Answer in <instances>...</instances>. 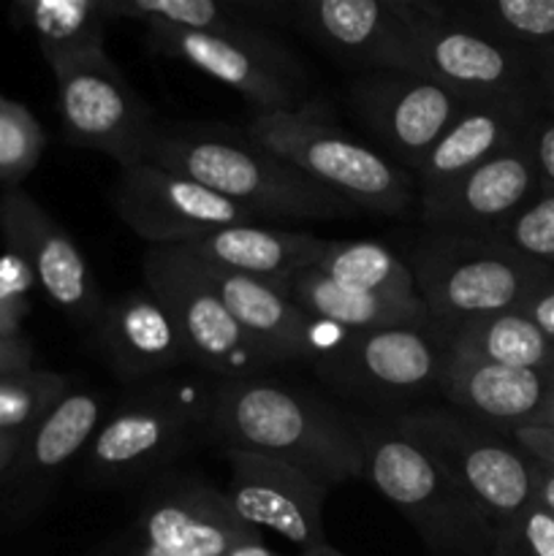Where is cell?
I'll use <instances>...</instances> for the list:
<instances>
[{
  "instance_id": "obj_23",
  "label": "cell",
  "mask_w": 554,
  "mask_h": 556,
  "mask_svg": "<svg viewBox=\"0 0 554 556\" xmlns=\"http://www.w3.org/2000/svg\"><path fill=\"white\" fill-rule=\"evenodd\" d=\"M549 369H511L451 353L440 400L498 432L543 427L552 402Z\"/></svg>"
},
{
  "instance_id": "obj_24",
  "label": "cell",
  "mask_w": 554,
  "mask_h": 556,
  "mask_svg": "<svg viewBox=\"0 0 554 556\" xmlns=\"http://www.w3.org/2000/svg\"><path fill=\"white\" fill-rule=\"evenodd\" d=\"M326 239L310 231H286L261 223L228 226L182 244L188 255L212 269L255 277V280L286 286L318 261Z\"/></svg>"
},
{
  "instance_id": "obj_13",
  "label": "cell",
  "mask_w": 554,
  "mask_h": 556,
  "mask_svg": "<svg viewBox=\"0 0 554 556\" xmlns=\"http://www.w3.org/2000/svg\"><path fill=\"white\" fill-rule=\"evenodd\" d=\"M112 206L119 220L150 248H182L210 231L261 223L215 190L150 161L119 168Z\"/></svg>"
},
{
  "instance_id": "obj_43",
  "label": "cell",
  "mask_w": 554,
  "mask_h": 556,
  "mask_svg": "<svg viewBox=\"0 0 554 556\" xmlns=\"http://www.w3.org/2000/svg\"><path fill=\"white\" fill-rule=\"evenodd\" d=\"M293 556H348V554L337 552L335 546H329V543H326V546L310 548V552H299V554H293Z\"/></svg>"
},
{
  "instance_id": "obj_4",
  "label": "cell",
  "mask_w": 554,
  "mask_h": 556,
  "mask_svg": "<svg viewBox=\"0 0 554 556\" xmlns=\"http://www.w3.org/2000/svg\"><path fill=\"white\" fill-rule=\"evenodd\" d=\"M364 476L413 527L429 556H492L494 521L402 438L386 416H348Z\"/></svg>"
},
{
  "instance_id": "obj_10",
  "label": "cell",
  "mask_w": 554,
  "mask_h": 556,
  "mask_svg": "<svg viewBox=\"0 0 554 556\" xmlns=\"http://www.w3.org/2000/svg\"><path fill=\"white\" fill-rule=\"evenodd\" d=\"M47 63L58 85L65 139L112 157L119 168L144 161L155 119L106 49L58 54Z\"/></svg>"
},
{
  "instance_id": "obj_25",
  "label": "cell",
  "mask_w": 554,
  "mask_h": 556,
  "mask_svg": "<svg viewBox=\"0 0 554 556\" xmlns=\"http://www.w3.org/2000/svg\"><path fill=\"white\" fill-rule=\"evenodd\" d=\"M516 117H519V101L467 103L465 112L451 123V128L440 136L438 144L413 174L418 204L451 188L456 179L511 144L519 130Z\"/></svg>"
},
{
  "instance_id": "obj_3",
  "label": "cell",
  "mask_w": 554,
  "mask_h": 556,
  "mask_svg": "<svg viewBox=\"0 0 554 556\" xmlns=\"http://www.w3.org/2000/svg\"><path fill=\"white\" fill-rule=\"evenodd\" d=\"M248 136L358 212L402 217L418 201L413 174L345 134L324 101L253 112Z\"/></svg>"
},
{
  "instance_id": "obj_8",
  "label": "cell",
  "mask_w": 554,
  "mask_h": 556,
  "mask_svg": "<svg viewBox=\"0 0 554 556\" xmlns=\"http://www.w3.org/2000/svg\"><path fill=\"white\" fill-rule=\"evenodd\" d=\"M212 394V391H210ZM193 391L174 383H152L106 413L85 451V478L90 486L119 489L158 478L204 434L206 405Z\"/></svg>"
},
{
  "instance_id": "obj_1",
  "label": "cell",
  "mask_w": 554,
  "mask_h": 556,
  "mask_svg": "<svg viewBox=\"0 0 554 556\" xmlns=\"http://www.w3.org/2000/svg\"><path fill=\"white\" fill-rule=\"evenodd\" d=\"M144 161L215 190L261 223H326L358 212L248 134L237 136L223 125L155 123Z\"/></svg>"
},
{
  "instance_id": "obj_33",
  "label": "cell",
  "mask_w": 554,
  "mask_h": 556,
  "mask_svg": "<svg viewBox=\"0 0 554 556\" xmlns=\"http://www.w3.org/2000/svg\"><path fill=\"white\" fill-rule=\"evenodd\" d=\"M492 556H554V516L530 503L494 527Z\"/></svg>"
},
{
  "instance_id": "obj_36",
  "label": "cell",
  "mask_w": 554,
  "mask_h": 556,
  "mask_svg": "<svg viewBox=\"0 0 554 556\" xmlns=\"http://www.w3.org/2000/svg\"><path fill=\"white\" fill-rule=\"evenodd\" d=\"M33 362L30 342L22 337H3L0 334V378L5 375H20L27 372Z\"/></svg>"
},
{
  "instance_id": "obj_20",
  "label": "cell",
  "mask_w": 554,
  "mask_h": 556,
  "mask_svg": "<svg viewBox=\"0 0 554 556\" xmlns=\"http://www.w3.org/2000/svg\"><path fill=\"white\" fill-rule=\"evenodd\" d=\"M201 266L206 269L217 296L223 299L228 313L242 329L244 340L250 342V348L259 353L266 367L293 362L313 364L342 334V331L315 324L310 315H304L293 304L286 286L212 269L206 264Z\"/></svg>"
},
{
  "instance_id": "obj_29",
  "label": "cell",
  "mask_w": 554,
  "mask_h": 556,
  "mask_svg": "<svg viewBox=\"0 0 554 556\" xmlns=\"http://www.w3.org/2000/svg\"><path fill=\"white\" fill-rule=\"evenodd\" d=\"M310 269L353 291L391 299H418L413 271L405 258L373 239H326L318 261Z\"/></svg>"
},
{
  "instance_id": "obj_35",
  "label": "cell",
  "mask_w": 554,
  "mask_h": 556,
  "mask_svg": "<svg viewBox=\"0 0 554 556\" xmlns=\"http://www.w3.org/2000/svg\"><path fill=\"white\" fill-rule=\"evenodd\" d=\"M33 275L16 253L0 258V334L20 337V324L27 313V288Z\"/></svg>"
},
{
  "instance_id": "obj_34",
  "label": "cell",
  "mask_w": 554,
  "mask_h": 556,
  "mask_svg": "<svg viewBox=\"0 0 554 556\" xmlns=\"http://www.w3.org/2000/svg\"><path fill=\"white\" fill-rule=\"evenodd\" d=\"M500 239L525 253L527 258H554V193L543 195L530 210L500 231Z\"/></svg>"
},
{
  "instance_id": "obj_16",
  "label": "cell",
  "mask_w": 554,
  "mask_h": 556,
  "mask_svg": "<svg viewBox=\"0 0 554 556\" xmlns=\"http://www.w3.org/2000/svg\"><path fill=\"white\" fill-rule=\"evenodd\" d=\"M286 27L358 76L378 71L416 74L396 0H288Z\"/></svg>"
},
{
  "instance_id": "obj_27",
  "label": "cell",
  "mask_w": 554,
  "mask_h": 556,
  "mask_svg": "<svg viewBox=\"0 0 554 556\" xmlns=\"http://www.w3.org/2000/svg\"><path fill=\"white\" fill-rule=\"evenodd\" d=\"M293 304L320 326L335 331H373L429 320L421 299H391L337 286L315 269H304L288 282Z\"/></svg>"
},
{
  "instance_id": "obj_17",
  "label": "cell",
  "mask_w": 554,
  "mask_h": 556,
  "mask_svg": "<svg viewBox=\"0 0 554 556\" xmlns=\"http://www.w3.org/2000/svg\"><path fill=\"white\" fill-rule=\"evenodd\" d=\"M223 459L228 465L226 497L244 525L275 532L299 552L326 546L324 508L331 486L255 451H223Z\"/></svg>"
},
{
  "instance_id": "obj_22",
  "label": "cell",
  "mask_w": 554,
  "mask_h": 556,
  "mask_svg": "<svg viewBox=\"0 0 554 556\" xmlns=\"http://www.w3.org/2000/svg\"><path fill=\"white\" fill-rule=\"evenodd\" d=\"M92 331L98 353L123 383H139L190 364L172 315L147 288L119 293L103 304Z\"/></svg>"
},
{
  "instance_id": "obj_18",
  "label": "cell",
  "mask_w": 554,
  "mask_h": 556,
  "mask_svg": "<svg viewBox=\"0 0 554 556\" xmlns=\"http://www.w3.org/2000/svg\"><path fill=\"white\" fill-rule=\"evenodd\" d=\"M0 231L11 253L20 255L49 302L79 329H92L103 313L98 282L85 253L49 212H43L22 188L0 195Z\"/></svg>"
},
{
  "instance_id": "obj_39",
  "label": "cell",
  "mask_w": 554,
  "mask_h": 556,
  "mask_svg": "<svg viewBox=\"0 0 554 556\" xmlns=\"http://www.w3.org/2000/svg\"><path fill=\"white\" fill-rule=\"evenodd\" d=\"M532 503L554 516V467L541 465V470H532Z\"/></svg>"
},
{
  "instance_id": "obj_9",
  "label": "cell",
  "mask_w": 554,
  "mask_h": 556,
  "mask_svg": "<svg viewBox=\"0 0 554 556\" xmlns=\"http://www.w3.org/2000/svg\"><path fill=\"white\" fill-rule=\"evenodd\" d=\"M144 288L168 309L188 351L190 367L212 378H264L266 364L212 288L206 269L182 248H150L141 264Z\"/></svg>"
},
{
  "instance_id": "obj_40",
  "label": "cell",
  "mask_w": 554,
  "mask_h": 556,
  "mask_svg": "<svg viewBox=\"0 0 554 556\" xmlns=\"http://www.w3.org/2000/svg\"><path fill=\"white\" fill-rule=\"evenodd\" d=\"M22 440L25 438H14V434H0V476H5V470L11 467V462L16 459L22 448Z\"/></svg>"
},
{
  "instance_id": "obj_26",
  "label": "cell",
  "mask_w": 554,
  "mask_h": 556,
  "mask_svg": "<svg viewBox=\"0 0 554 556\" xmlns=\"http://www.w3.org/2000/svg\"><path fill=\"white\" fill-rule=\"evenodd\" d=\"M288 0H106L114 22L161 25L174 30H272L286 27Z\"/></svg>"
},
{
  "instance_id": "obj_32",
  "label": "cell",
  "mask_w": 554,
  "mask_h": 556,
  "mask_svg": "<svg viewBox=\"0 0 554 556\" xmlns=\"http://www.w3.org/2000/svg\"><path fill=\"white\" fill-rule=\"evenodd\" d=\"M43 147L47 139L36 117L20 103L0 98V182L14 188L25 179L41 161Z\"/></svg>"
},
{
  "instance_id": "obj_30",
  "label": "cell",
  "mask_w": 554,
  "mask_h": 556,
  "mask_svg": "<svg viewBox=\"0 0 554 556\" xmlns=\"http://www.w3.org/2000/svg\"><path fill=\"white\" fill-rule=\"evenodd\" d=\"M14 25L33 33L43 60L58 54L106 49V0H22L14 9Z\"/></svg>"
},
{
  "instance_id": "obj_31",
  "label": "cell",
  "mask_w": 554,
  "mask_h": 556,
  "mask_svg": "<svg viewBox=\"0 0 554 556\" xmlns=\"http://www.w3.org/2000/svg\"><path fill=\"white\" fill-rule=\"evenodd\" d=\"M68 391V378L47 369L0 378V434L27 438Z\"/></svg>"
},
{
  "instance_id": "obj_38",
  "label": "cell",
  "mask_w": 554,
  "mask_h": 556,
  "mask_svg": "<svg viewBox=\"0 0 554 556\" xmlns=\"http://www.w3.org/2000/svg\"><path fill=\"white\" fill-rule=\"evenodd\" d=\"M532 155H536V166L541 168L543 177L554 185V123L541 128V134H536Z\"/></svg>"
},
{
  "instance_id": "obj_7",
  "label": "cell",
  "mask_w": 554,
  "mask_h": 556,
  "mask_svg": "<svg viewBox=\"0 0 554 556\" xmlns=\"http://www.w3.org/2000/svg\"><path fill=\"white\" fill-rule=\"evenodd\" d=\"M396 432L411 440L467 494L494 527L532 503V467L519 445L503 432L451 405H424L391 418Z\"/></svg>"
},
{
  "instance_id": "obj_11",
  "label": "cell",
  "mask_w": 554,
  "mask_h": 556,
  "mask_svg": "<svg viewBox=\"0 0 554 556\" xmlns=\"http://www.w3.org/2000/svg\"><path fill=\"white\" fill-rule=\"evenodd\" d=\"M144 47L239 92L253 112L304 103V68L272 30L196 33L147 25Z\"/></svg>"
},
{
  "instance_id": "obj_21",
  "label": "cell",
  "mask_w": 554,
  "mask_h": 556,
  "mask_svg": "<svg viewBox=\"0 0 554 556\" xmlns=\"http://www.w3.org/2000/svg\"><path fill=\"white\" fill-rule=\"evenodd\" d=\"M536 168L532 147L516 144L514 139L451 188L421 201L418 210L424 226L500 237L511 220L530 210L527 199L536 182Z\"/></svg>"
},
{
  "instance_id": "obj_6",
  "label": "cell",
  "mask_w": 554,
  "mask_h": 556,
  "mask_svg": "<svg viewBox=\"0 0 554 556\" xmlns=\"http://www.w3.org/2000/svg\"><path fill=\"white\" fill-rule=\"evenodd\" d=\"M405 264L427 315L443 326L519 309L538 286L532 258L489 233L424 226Z\"/></svg>"
},
{
  "instance_id": "obj_37",
  "label": "cell",
  "mask_w": 554,
  "mask_h": 556,
  "mask_svg": "<svg viewBox=\"0 0 554 556\" xmlns=\"http://www.w3.org/2000/svg\"><path fill=\"white\" fill-rule=\"evenodd\" d=\"M519 313H525L543 334L554 340V291H536L525 304H521Z\"/></svg>"
},
{
  "instance_id": "obj_2",
  "label": "cell",
  "mask_w": 554,
  "mask_h": 556,
  "mask_svg": "<svg viewBox=\"0 0 554 556\" xmlns=\"http://www.w3.org/2000/svg\"><path fill=\"white\" fill-rule=\"evenodd\" d=\"M204 438L223 451L275 456L331 489L364 476L348 416L307 391L264 378L212 386Z\"/></svg>"
},
{
  "instance_id": "obj_42",
  "label": "cell",
  "mask_w": 554,
  "mask_h": 556,
  "mask_svg": "<svg viewBox=\"0 0 554 556\" xmlns=\"http://www.w3.org/2000/svg\"><path fill=\"white\" fill-rule=\"evenodd\" d=\"M226 556H282L277 552H272V548L264 546V541H250V543H242V546H237L234 552H228Z\"/></svg>"
},
{
  "instance_id": "obj_41",
  "label": "cell",
  "mask_w": 554,
  "mask_h": 556,
  "mask_svg": "<svg viewBox=\"0 0 554 556\" xmlns=\"http://www.w3.org/2000/svg\"><path fill=\"white\" fill-rule=\"evenodd\" d=\"M109 556H168V554L158 552V548L150 546V543L134 538V541H128V543H123V546L114 548V552Z\"/></svg>"
},
{
  "instance_id": "obj_28",
  "label": "cell",
  "mask_w": 554,
  "mask_h": 556,
  "mask_svg": "<svg viewBox=\"0 0 554 556\" xmlns=\"http://www.w3.org/2000/svg\"><path fill=\"white\" fill-rule=\"evenodd\" d=\"M552 351V337L543 334L519 309L451 326V353L473 362L511 369H546Z\"/></svg>"
},
{
  "instance_id": "obj_14",
  "label": "cell",
  "mask_w": 554,
  "mask_h": 556,
  "mask_svg": "<svg viewBox=\"0 0 554 556\" xmlns=\"http://www.w3.org/2000/svg\"><path fill=\"white\" fill-rule=\"evenodd\" d=\"M353 114L386 157L416 174L440 136L465 112V98L438 81L402 71L362 74L348 90Z\"/></svg>"
},
{
  "instance_id": "obj_19",
  "label": "cell",
  "mask_w": 554,
  "mask_h": 556,
  "mask_svg": "<svg viewBox=\"0 0 554 556\" xmlns=\"http://www.w3.org/2000/svg\"><path fill=\"white\" fill-rule=\"evenodd\" d=\"M109 396L96 389H71L47 418L22 440V448L5 470V510L22 521L36 514L71 462L81 456L106 418Z\"/></svg>"
},
{
  "instance_id": "obj_5",
  "label": "cell",
  "mask_w": 554,
  "mask_h": 556,
  "mask_svg": "<svg viewBox=\"0 0 554 556\" xmlns=\"http://www.w3.org/2000/svg\"><path fill=\"white\" fill-rule=\"evenodd\" d=\"M451 326L424 320L373 331H342L310 367L337 394L394 418L443 396Z\"/></svg>"
},
{
  "instance_id": "obj_12",
  "label": "cell",
  "mask_w": 554,
  "mask_h": 556,
  "mask_svg": "<svg viewBox=\"0 0 554 556\" xmlns=\"http://www.w3.org/2000/svg\"><path fill=\"white\" fill-rule=\"evenodd\" d=\"M411 36L416 74L467 103L519 101L521 65L508 43L467 27L440 0H396Z\"/></svg>"
},
{
  "instance_id": "obj_15",
  "label": "cell",
  "mask_w": 554,
  "mask_h": 556,
  "mask_svg": "<svg viewBox=\"0 0 554 556\" xmlns=\"http://www.w3.org/2000/svg\"><path fill=\"white\" fill-rule=\"evenodd\" d=\"M136 538L168 556H226L259 541L226 492L199 472L166 470L152 478L136 514Z\"/></svg>"
}]
</instances>
